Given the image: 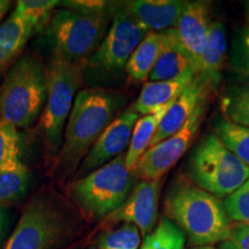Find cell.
<instances>
[{"mask_svg": "<svg viewBox=\"0 0 249 249\" xmlns=\"http://www.w3.org/2000/svg\"><path fill=\"white\" fill-rule=\"evenodd\" d=\"M86 66L87 61H71L52 51L46 67L45 107L39 120L40 138L48 157L52 160L62 144L68 117L85 79Z\"/></svg>", "mask_w": 249, "mask_h": 249, "instance_id": "5b68a950", "label": "cell"}, {"mask_svg": "<svg viewBox=\"0 0 249 249\" xmlns=\"http://www.w3.org/2000/svg\"><path fill=\"white\" fill-rule=\"evenodd\" d=\"M60 1L55 0H20L17 2L14 13L33 28L34 34L45 30L54 8Z\"/></svg>", "mask_w": 249, "mask_h": 249, "instance_id": "cb8c5ba5", "label": "cell"}, {"mask_svg": "<svg viewBox=\"0 0 249 249\" xmlns=\"http://www.w3.org/2000/svg\"><path fill=\"white\" fill-rule=\"evenodd\" d=\"M233 62L236 71L249 76V27L242 30L235 40Z\"/></svg>", "mask_w": 249, "mask_h": 249, "instance_id": "f546056e", "label": "cell"}, {"mask_svg": "<svg viewBox=\"0 0 249 249\" xmlns=\"http://www.w3.org/2000/svg\"><path fill=\"white\" fill-rule=\"evenodd\" d=\"M166 31L167 42L149 76L151 82L174 80L191 71H195L194 61L179 44L172 30L169 29Z\"/></svg>", "mask_w": 249, "mask_h": 249, "instance_id": "d6986e66", "label": "cell"}, {"mask_svg": "<svg viewBox=\"0 0 249 249\" xmlns=\"http://www.w3.org/2000/svg\"><path fill=\"white\" fill-rule=\"evenodd\" d=\"M172 102L163 105L157 111L152 112L150 114L139 118V120L136 121L132 133V138H130L128 150L124 155V164L130 172H135L139 160L150 147L158 126H160L161 119L164 118L166 111L169 110Z\"/></svg>", "mask_w": 249, "mask_h": 249, "instance_id": "44dd1931", "label": "cell"}, {"mask_svg": "<svg viewBox=\"0 0 249 249\" xmlns=\"http://www.w3.org/2000/svg\"><path fill=\"white\" fill-rule=\"evenodd\" d=\"M218 249H249V223L233 224L229 238Z\"/></svg>", "mask_w": 249, "mask_h": 249, "instance_id": "4dcf8cb0", "label": "cell"}, {"mask_svg": "<svg viewBox=\"0 0 249 249\" xmlns=\"http://www.w3.org/2000/svg\"><path fill=\"white\" fill-rule=\"evenodd\" d=\"M113 20L101 45L87 61L86 73L96 79L104 80L116 76L124 71L130 55L142 42L148 31L144 27L118 11L111 2Z\"/></svg>", "mask_w": 249, "mask_h": 249, "instance_id": "9c48e42d", "label": "cell"}, {"mask_svg": "<svg viewBox=\"0 0 249 249\" xmlns=\"http://www.w3.org/2000/svg\"><path fill=\"white\" fill-rule=\"evenodd\" d=\"M139 118V114L132 108H127L118 114L90 149L73 180L82 178L124 154V149L129 145L134 126Z\"/></svg>", "mask_w": 249, "mask_h": 249, "instance_id": "7c38bea8", "label": "cell"}, {"mask_svg": "<svg viewBox=\"0 0 249 249\" xmlns=\"http://www.w3.org/2000/svg\"><path fill=\"white\" fill-rule=\"evenodd\" d=\"M34 30L14 12L0 24V73L18 60Z\"/></svg>", "mask_w": 249, "mask_h": 249, "instance_id": "ffe728a7", "label": "cell"}, {"mask_svg": "<svg viewBox=\"0 0 249 249\" xmlns=\"http://www.w3.org/2000/svg\"><path fill=\"white\" fill-rule=\"evenodd\" d=\"M12 6V1L9 0H0V22L2 21V18H5V15L7 14Z\"/></svg>", "mask_w": 249, "mask_h": 249, "instance_id": "d6a6232c", "label": "cell"}, {"mask_svg": "<svg viewBox=\"0 0 249 249\" xmlns=\"http://www.w3.org/2000/svg\"><path fill=\"white\" fill-rule=\"evenodd\" d=\"M87 249H98V246L97 245H90Z\"/></svg>", "mask_w": 249, "mask_h": 249, "instance_id": "d590c367", "label": "cell"}, {"mask_svg": "<svg viewBox=\"0 0 249 249\" xmlns=\"http://www.w3.org/2000/svg\"><path fill=\"white\" fill-rule=\"evenodd\" d=\"M124 103V96L111 90H80L65 127L62 144L49 170L50 178L64 182L75 176L90 149L113 121Z\"/></svg>", "mask_w": 249, "mask_h": 249, "instance_id": "6da1fadb", "label": "cell"}, {"mask_svg": "<svg viewBox=\"0 0 249 249\" xmlns=\"http://www.w3.org/2000/svg\"><path fill=\"white\" fill-rule=\"evenodd\" d=\"M45 28L53 51L71 61H88L113 20L111 2L60 1Z\"/></svg>", "mask_w": 249, "mask_h": 249, "instance_id": "3957f363", "label": "cell"}, {"mask_svg": "<svg viewBox=\"0 0 249 249\" xmlns=\"http://www.w3.org/2000/svg\"><path fill=\"white\" fill-rule=\"evenodd\" d=\"M29 170L22 160H17L0 169V204L18 200L27 192Z\"/></svg>", "mask_w": 249, "mask_h": 249, "instance_id": "7402d4cb", "label": "cell"}, {"mask_svg": "<svg viewBox=\"0 0 249 249\" xmlns=\"http://www.w3.org/2000/svg\"><path fill=\"white\" fill-rule=\"evenodd\" d=\"M186 236L167 217H163L152 231L144 236L140 249H185Z\"/></svg>", "mask_w": 249, "mask_h": 249, "instance_id": "603a6c76", "label": "cell"}, {"mask_svg": "<svg viewBox=\"0 0 249 249\" xmlns=\"http://www.w3.org/2000/svg\"><path fill=\"white\" fill-rule=\"evenodd\" d=\"M46 68L34 53L24 54L9 67L0 86V119L27 128L38 119L46 101Z\"/></svg>", "mask_w": 249, "mask_h": 249, "instance_id": "52a82bcc", "label": "cell"}, {"mask_svg": "<svg viewBox=\"0 0 249 249\" xmlns=\"http://www.w3.org/2000/svg\"><path fill=\"white\" fill-rule=\"evenodd\" d=\"M245 8H246V18H247V21L249 23V1H246L245 2Z\"/></svg>", "mask_w": 249, "mask_h": 249, "instance_id": "836d02e7", "label": "cell"}, {"mask_svg": "<svg viewBox=\"0 0 249 249\" xmlns=\"http://www.w3.org/2000/svg\"><path fill=\"white\" fill-rule=\"evenodd\" d=\"M213 91V89H211L203 80L195 76L191 85L187 86L185 90L170 105L169 110L166 111L158 126L150 147H154L157 143L170 138L179 129H181L187 120L194 113L196 107L203 102H207Z\"/></svg>", "mask_w": 249, "mask_h": 249, "instance_id": "9a60e30c", "label": "cell"}, {"mask_svg": "<svg viewBox=\"0 0 249 249\" xmlns=\"http://www.w3.org/2000/svg\"><path fill=\"white\" fill-rule=\"evenodd\" d=\"M67 249H81V247H80V245H79V247H77L76 245H73V246H71V247L67 248Z\"/></svg>", "mask_w": 249, "mask_h": 249, "instance_id": "8d00e7d4", "label": "cell"}, {"mask_svg": "<svg viewBox=\"0 0 249 249\" xmlns=\"http://www.w3.org/2000/svg\"><path fill=\"white\" fill-rule=\"evenodd\" d=\"M141 233L132 224H120V226L107 230L99 238L98 249H139Z\"/></svg>", "mask_w": 249, "mask_h": 249, "instance_id": "484cf974", "label": "cell"}, {"mask_svg": "<svg viewBox=\"0 0 249 249\" xmlns=\"http://www.w3.org/2000/svg\"><path fill=\"white\" fill-rule=\"evenodd\" d=\"M114 7L148 31L169 30L176 26L187 1L182 0H129L113 2Z\"/></svg>", "mask_w": 249, "mask_h": 249, "instance_id": "5bb4252c", "label": "cell"}, {"mask_svg": "<svg viewBox=\"0 0 249 249\" xmlns=\"http://www.w3.org/2000/svg\"><path fill=\"white\" fill-rule=\"evenodd\" d=\"M71 202L51 188L30 198L4 249H67L82 230Z\"/></svg>", "mask_w": 249, "mask_h": 249, "instance_id": "7a4b0ae2", "label": "cell"}, {"mask_svg": "<svg viewBox=\"0 0 249 249\" xmlns=\"http://www.w3.org/2000/svg\"><path fill=\"white\" fill-rule=\"evenodd\" d=\"M210 13V1H187L176 26L171 28L176 39L194 61L195 71L207 44L208 31L213 22Z\"/></svg>", "mask_w": 249, "mask_h": 249, "instance_id": "4fadbf2b", "label": "cell"}, {"mask_svg": "<svg viewBox=\"0 0 249 249\" xmlns=\"http://www.w3.org/2000/svg\"><path fill=\"white\" fill-rule=\"evenodd\" d=\"M191 181L216 197H227L249 179V167L216 133L204 136L189 160Z\"/></svg>", "mask_w": 249, "mask_h": 249, "instance_id": "ba28073f", "label": "cell"}, {"mask_svg": "<svg viewBox=\"0 0 249 249\" xmlns=\"http://www.w3.org/2000/svg\"><path fill=\"white\" fill-rule=\"evenodd\" d=\"M195 76V71H191L174 80L156 81V82L149 81L143 86L139 98L130 108L139 116L150 114L178 97L186 87L191 85Z\"/></svg>", "mask_w": 249, "mask_h": 249, "instance_id": "e0dca14e", "label": "cell"}, {"mask_svg": "<svg viewBox=\"0 0 249 249\" xmlns=\"http://www.w3.org/2000/svg\"><path fill=\"white\" fill-rule=\"evenodd\" d=\"M21 160V140L18 128L0 119V169Z\"/></svg>", "mask_w": 249, "mask_h": 249, "instance_id": "83f0119b", "label": "cell"}, {"mask_svg": "<svg viewBox=\"0 0 249 249\" xmlns=\"http://www.w3.org/2000/svg\"><path fill=\"white\" fill-rule=\"evenodd\" d=\"M207 102H203L196 107L194 113L181 129L144 152L134 172L136 178L148 181L160 180L178 163L197 135L202 120L204 119Z\"/></svg>", "mask_w": 249, "mask_h": 249, "instance_id": "30bf717a", "label": "cell"}, {"mask_svg": "<svg viewBox=\"0 0 249 249\" xmlns=\"http://www.w3.org/2000/svg\"><path fill=\"white\" fill-rule=\"evenodd\" d=\"M192 249H218V248H214L213 246H205V247H193Z\"/></svg>", "mask_w": 249, "mask_h": 249, "instance_id": "e575fe53", "label": "cell"}, {"mask_svg": "<svg viewBox=\"0 0 249 249\" xmlns=\"http://www.w3.org/2000/svg\"><path fill=\"white\" fill-rule=\"evenodd\" d=\"M124 155L126 152L67 183L66 194L81 216L91 220L104 219L127 200L138 178L127 169Z\"/></svg>", "mask_w": 249, "mask_h": 249, "instance_id": "8992f818", "label": "cell"}, {"mask_svg": "<svg viewBox=\"0 0 249 249\" xmlns=\"http://www.w3.org/2000/svg\"><path fill=\"white\" fill-rule=\"evenodd\" d=\"M165 214L187 235L194 247L222 244L233 224L216 196L192 183L179 180L165 198Z\"/></svg>", "mask_w": 249, "mask_h": 249, "instance_id": "277c9868", "label": "cell"}, {"mask_svg": "<svg viewBox=\"0 0 249 249\" xmlns=\"http://www.w3.org/2000/svg\"><path fill=\"white\" fill-rule=\"evenodd\" d=\"M167 42V31H150L138 45L127 62L124 71L133 82H144L149 79Z\"/></svg>", "mask_w": 249, "mask_h": 249, "instance_id": "ac0fdd59", "label": "cell"}, {"mask_svg": "<svg viewBox=\"0 0 249 249\" xmlns=\"http://www.w3.org/2000/svg\"><path fill=\"white\" fill-rule=\"evenodd\" d=\"M214 133L225 147L249 167V127L224 119L217 124Z\"/></svg>", "mask_w": 249, "mask_h": 249, "instance_id": "d4e9b609", "label": "cell"}, {"mask_svg": "<svg viewBox=\"0 0 249 249\" xmlns=\"http://www.w3.org/2000/svg\"><path fill=\"white\" fill-rule=\"evenodd\" d=\"M7 222H8L7 209H6L5 205L0 204V244H1L2 238H4L6 226H7Z\"/></svg>", "mask_w": 249, "mask_h": 249, "instance_id": "1f68e13d", "label": "cell"}, {"mask_svg": "<svg viewBox=\"0 0 249 249\" xmlns=\"http://www.w3.org/2000/svg\"><path fill=\"white\" fill-rule=\"evenodd\" d=\"M223 204L230 219L236 223H249V179L227 196Z\"/></svg>", "mask_w": 249, "mask_h": 249, "instance_id": "f1b7e54d", "label": "cell"}, {"mask_svg": "<svg viewBox=\"0 0 249 249\" xmlns=\"http://www.w3.org/2000/svg\"><path fill=\"white\" fill-rule=\"evenodd\" d=\"M223 110L229 121L249 127V86L233 88L227 93Z\"/></svg>", "mask_w": 249, "mask_h": 249, "instance_id": "4316f807", "label": "cell"}, {"mask_svg": "<svg viewBox=\"0 0 249 249\" xmlns=\"http://www.w3.org/2000/svg\"><path fill=\"white\" fill-rule=\"evenodd\" d=\"M227 37L226 28L223 21L211 22L208 31L207 44L196 67V76H198L210 87L216 89L222 80V68L226 58Z\"/></svg>", "mask_w": 249, "mask_h": 249, "instance_id": "2e32d148", "label": "cell"}, {"mask_svg": "<svg viewBox=\"0 0 249 249\" xmlns=\"http://www.w3.org/2000/svg\"><path fill=\"white\" fill-rule=\"evenodd\" d=\"M163 187V179L136 182L127 200L118 209L103 219L104 226L132 224L145 236L154 230L158 217V202Z\"/></svg>", "mask_w": 249, "mask_h": 249, "instance_id": "8fae6325", "label": "cell"}]
</instances>
